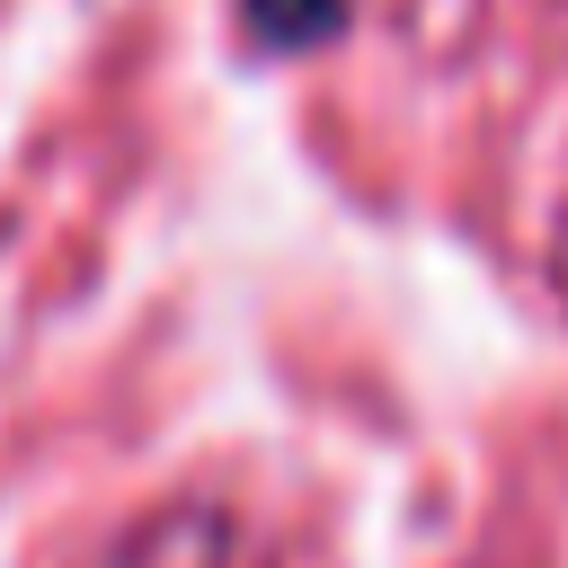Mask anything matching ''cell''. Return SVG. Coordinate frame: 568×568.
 <instances>
[{"label":"cell","instance_id":"6da1fadb","mask_svg":"<svg viewBox=\"0 0 568 568\" xmlns=\"http://www.w3.org/2000/svg\"><path fill=\"white\" fill-rule=\"evenodd\" d=\"M248 27L266 44H320L346 27V0H248Z\"/></svg>","mask_w":568,"mask_h":568}]
</instances>
